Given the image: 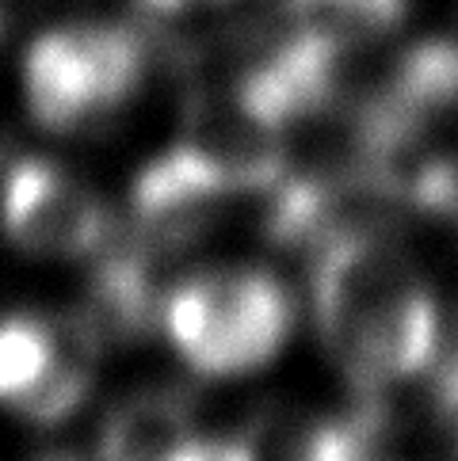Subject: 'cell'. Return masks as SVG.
Masks as SVG:
<instances>
[{
    "label": "cell",
    "mask_w": 458,
    "mask_h": 461,
    "mask_svg": "<svg viewBox=\"0 0 458 461\" xmlns=\"http://www.w3.org/2000/svg\"><path fill=\"white\" fill-rule=\"evenodd\" d=\"M0 221L20 252L77 259L104 249L111 218L96 194L46 160H20L5 179Z\"/></svg>",
    "instance_id": "obj_4"
},
{
    "label": "cell",
    "mask_w": 458,
    "mask_h": 461,
    "mask_svg": "<svg viewBox=\"0 0 458 461\" xmlns=\"http://www.w3.org/2000/svg\"><path fill=\"white\" fill-rule=\"evenodd\" d=\"M314 317L359 389H386L432 366L439 309L424 275L379 229H352L321 244Z\"/></svg>",
    "instance_id": "obj_1"
},
{
    "label": "cell",
    "mask_w": 458,
    "mask_h": 461,
    "mask_svg": "<svg viewBox=\"0 0 458 461\" xmlns=\"http://www.w3.org/2000/svg\"><path fill=\"white\" fill-rule=\"evenodd\" d=\"M225 191L210 179L184 145H172L153 164H145L134 179L130 203L142 249H176L188 244L215 221Z\"/></svg>",
    "instance_id": "obj_5"
},
{
    "label": "cell",
    "mask_w": 458,
    "mask_h": 461,
    "mask_svg": "<svg viewBox=\"0 0 458 461\" xmlns=\"http://www.w3.org/2000/svg\"><path fill=\"white\" fill-rule=\"evenodd\" d=\"M145 77V46L119 23L50 27L23 54V104L42 130L69 134L119 111Z\"/></svg>",
    "instance_id": "obj_3"
},
{
    "label": "cell",
    "mask_w": 458,
    "mask_h": 461,
    "mask_svg": "<svg viewBox=\"0 0 458 461\" xmlns=\"http://www.w3.org/2000/svg\"><path fill=\"white\" fill-rule=\"evenodd\" d=\"M195 420L179 393H138L111 411L96 438V461H184Z\"/></svg>",
    "instance_id": "obj_6"
},
{
    "label": "cell",
    "mask_w": 458,
    "mask_h": 461,
    "mask_svg": "<svg viewBox=\"0 0 458 461\" xmlns=\"http://www.w3.org/2000/svg\"><path fill=\"white\" fill-rule=\"evenodd\" d=\"M290 35L333 58L367 50L401 23L405 0H283Z\"/></svg>",
    "instance_id": "obj_7"
},
{
    "label": "cell",
    "mask_w": 458,
    "mask_h": 461,
    "mask_svg": "<svg viewBox=\"0 0 458 461\" xmlns=\"http://www.w3.org/2000/svg\"><path fill=\"white\" fill-rule=\"evenodd\" d=\"M61 339L39 317L0 321V401L20 408L46 370L54 366Z\"/></svg>",
    "instance_id": "obj_8"
},
{
    "label": "cell",
    "mask_w": 458,
    "mask_h": 461,
    "mask_svg": "<svg viewBox=\"0 0 458 461\" xmlns=\"http://www.w3.org/2000/svg\"><path fill=\"white\" fill-rule=\"evenodd\" d=\"M374 442H379V420L359 411L306 427L290 461H374Z\"/></svg>",
    "instance_id": "obj_10"
},
{
    "label": "cell",
    "mask_w": 458,
    "mask_h": 461,
    "mask_svg": "<svg viewBox=\"0 0 458 461\" xmlns=\"http://www.w3.org/2000/svg\"><path fill=\"white\" fill-rule=\"evenodd\" d=\"M176 355L206 377L260 370L294 328L290 294L264 271H210L179 283L160 302Z\"/></svg>",
    "instance_id": "obj_2"
},
{
    "label": "cell",
    "mask_w": 458,
    "mask_h": 461,
    "mask_svg": "<svg viewBox=\"0 0 458 461\" xmlns=\"http://www.w3.org/2000/svg\"><path fill=\"white\" fill-rule=\"evenodd\" d=\"M88 339H77V348H69V343L61 339L54 366L46 370V377L20 404V411L31 423H61L65 416H73L80 408V401H85V393L92 385V370H88V355H85Z\"/></svg>",
    "instance_id": "obj_9"
},
{
    "label": "cell",
    "mask_w": 458,
    "mask_h": 461,
    "mask_svg": "<svg viewBox=\"0 0 458 461\" xmlns=\"http://www.w3.org/2000/svg\"><path fill=\"white\" fill-rule=\"evenodd\" d=\"M142 5L153 12H165V15H184V12H203V8L225 5V0H142Z\"/></svg>",
    "instance_id": "obj_12"
},
{
    "label": "cell",
    "mask_w": 458,
    "mask_h": 461,
    "mask_svg": "<svg viewBox=\"0 0 458 461\" xmlns=\"http://www.w3.org/2000/svg\"><path fill=\"white\" fill-rule=\"evenodd\" d=\"M184 461H256L252 447L241 438H195V447L184 454Z\"/></svg>",
    "instance_id": "obj_11"
}]
</instances>
